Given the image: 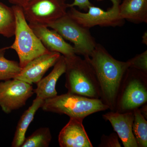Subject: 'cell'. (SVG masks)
I'll list each match as a JSON object with an SVG mask.
<instances>
[{"mask_svg": "<svg viewBox=\"0 0 147 147\" xmlns=\"http://www.w3.org/2000/svg\"><path fill=\"white\" fill-rule=\"evenodd\" d=\"M66 67L65 57L63 55H61L51 72L37 83L36 88L34 90L37 97L44 100L57 95L56 85L59 78L65 73Z\"/></svg>", "mask_w": 147, "mask_h": 147, "instance_id": "5bb4252c", "label": "cell"}, {"mask_svg": "<svg viewBox=\"0 0 147 147\" xmlns=\"http://www.w3.org/2000/svg\"><path fill=\"white\" fill-rule=\"evenodd\" d=\"M61 55L57 52H49L37 57L23 67L14 79L22 80L31 85L36 84L47 70L54 66Z\"/></svg>", "mask_w": 147, "mask_h": 147, "instance_id": "30bf717a", "label": "cell"}, {"mask_svg": "<svg viewBox=\"0 0 147 147\" xmlns=\"http://www.w3.org/2000/svg\"><path fill=\"white\" fill-rule=\"evenodd\" d=\"M7 1L13 5L23 7L25 6L30 0H7Z\"/></svg>", "mask_w": 147, "mask_h": 147, "instance_id": "cb8c5ba5", "label": "cell"}, {"mask_svg": "<svg viewBox=\"0 0 147 147\" xmlns=\"http://www.w3.org/2000/svg\"><path fill=\"white\" fill-rule=\"evenodd\" d=\"M141 114L146 119H147V103H145L139 108Z\"/></svg>", "mask_w": 147, "mask_h": 147, "instance_id": "d4e9b609", "label": "cell"}, {"mask_svg": "<svg viewBox=\"0 0 147 147\" xmlns=\"http://www.w3.org/2000/svg\"><path fill=\"white\" fill-rule=\"evenodd\" d=\"M118 136L116 133H112L109 136L102 135L101 138V143L99 147H121Z\"/></svg>", "mask_w": 147, "mask_h": 147, "instance_id": "7402d4cb", "label": "cell"}, {"mask_svg": "<svg viewBox=\"0 0 147 147\" xmlns=\"http://www.w3.org/2000/svg\"><path fill=\"white\" fill-rule=\"evenodd\" d=\"M92 5L90 0H74L72 3L68 4L69 8L77 6L84 11H87L88 7Z\"/></svg>", "mask_w": 147, "mask_h": 147, "instance_id": "603a6c76", "label": "cell"}, {"mask_svg": "<svg viewBox=\"0 0 147 147\" xmlns=\"http://www.w3.org/2000/svg\"><path fill=\"white\" fill-rule=\"evenodd\" d=\"M16 19L15 40L7 50L13 49L16 51L19 59V64L22 68L29 62L40 56L49 53L39 38L35 34L27 23L21 7L12 6Z\"/></svg>", "mask_w": 147, "mask_h": 147, "instance_id": "277c9868", "label": "cell"}, {"mask_svg": "<svg viewBox=\"0 0 147 147\" xmlns=\"http://www.w3.org/2000/svg\"><path fill=\"white\" fill-rule=\"evenodd\" d=\"M142 43L144 45H147V32H145L142 36Z\"/></svg>", "mask_w": 147, "mask_h": 147, "instance_id": "484cf974", "label": "cell"}, {"mask_svg": "<svg viewBox=\"0 0 147 147\" xmlns=\"http://www.w3.org/2000/svg\"><path fill=\"white\" fill-rule=\"evenodd\" d=\"M134 120L132 131L138 147L147 146V121L139 108L133 110Z\"/></svg>", "mask_w": 147, "mask_h": 147, "instance_id": "d6986e66", "label": "cell"}, {"mask_svg": "<svg viewBox=\"0 0 147 147\" xmlns=\"http://www.w3.org/2000/svg\"><path fill=\"white\" fill-rule=\"evenodd\" d=\"M52 139L50 128L41 127L26 138L21 147H48Z\"/></svg>", "mask_w": 147, "mask_h": 147, "instance_id": "ffe728a7", "label": "cell"}, {"mask_svg": "<svg viewBox=\"0 0 147 147\" xmlns=\"http://www.w3.org/2000/svg\"><path fill=\"white\" fill-rule=\"evenodd\" d=\"M66 0H30L23 8L29 24L48 25L65 16L67 12Z\"/></svg>", "mask_w": 147, "mask_h": 147, "instance_id": "ba28073f", "label": "cell"}, {"mask_svg": "<svg viewBox=\"0 0 147 147\" xmlns=\"http://www.w3.org/2000/svg\"><path fill=\"white\" fill-rule=\"evenodd\" d=\"M15 28L16 19L13 8L0 2V34L7 38L12 37Z\"/></svg>", "mask_w": 147, "mask_h": 147, "instance_id": "e0dca14e", "label": "cell"}, {"mask_svg": "<svg viewBox=\"0 0 147 147\" xmlns=\"http://www.w3.org/2000/svg\"><path fill=\"white\" fill-rule=\"evenodd\" d=\"M109 1L112 3V7L106 11L93 5L88 7L86 13L77 10L74 7H71L69 8L67 13L77 23L88 29L96 26L114 28L122 26L125 23V20L120 15L121 0Z\"/></svg>", "mask_w": 147, "mask_h": 147, "instance_id": "52a82bcc", "label": "cell"}, {"mask_svg": "<svg viewBox=\"0 0 147 147\" xmlns=\"http://www.w3.org/2000/svg\"><path fill=\"white\" fill-rule=\"evenodd\" d=\"M82 119L70 118L58 137L61 147H92L83 124Z\"/></svg>", "mask_w": 147, "mask_h": 147, "instance_id": "4fadbf2b", "label": "cell"}, {"mask_svg": "<svg viewBox=\"0 0 147 147\" xmlns=\"http://www.w3.org/2000/svg\"><path fill=\"white\" fill-rule=\"evenodd\" d=\"M28 24L42 45L48 51L59 53L65 58L76 55L73 46L67 43L55 30H50L48 27L42 25Z\"/></svg>", "mask_w": 147, "mask_h": 147, "instance_id": "8fae6325", "label": "cell"}, {"mask_svg": "<svg viewBox=\"0 0 147 147\" xmlns=\"http://www.w3.org/2000/svg\"><path fill=\"white\" fill-rule=\"evenodd\" d=\"M119 13L125 21L147 24V0H123L120 4Z\"/></svg>", "mask_w": 147, "mask_h": 147, "instance_id": "9a60e30c", "label": "cell"}, {"mask_svg": "<svg viewBox=\"0 0 147 147\" xmlns=\"http://www.w3.org/2000/svg\"><path fill=\"white\" fill-rule=\"evenodd\" d=\"M147 101V74L129 67L121 85L115 112L133 111Z\"/></svg>", "mask_w": 147, "mask_h": 147, "instance_id": "5b68a950", "label": "cell"}, {"mask_svg": "<svg viewBox=\"0 0 147 147\" xmlns=\"http://www.w3.org/2000/svg\"><path fill=\"white\" fill-rule=\"evenodd\" d=\"M87 59L94 69L99 82L100 99L111 111L115 112L121 85L129 67L128 62L116 59L99 43H97L90 57Z\"/></svg>", "mask_w": 147, "mask_h": 147, "instance_id": "6da1fadb", "label": "cell"}, {"mask_svg": "<svg viewBox=\"0 0 147 147\" xmlns=\"http://www.w3.org/2000/svg\"><path fill=\"white\" fill-rule=\"evenodd\" d=\"M65 59V86L68 92L100 99L99 82L88 59H82L76 55Z\"/></svg>", "mask_w": 147, "mask_h": 147, "instance_id": "7a4b0ae2", "label": "cell"}, {"mask_svg": "<svg viewBox=\"0 0 147 147\" xmlns=\"http://www.w3.org/2000/svg\"><path fill=\"white\" fill-rule=\"evenodd\" d=\"M41 108L45 112L67 115L69 118L82 119L109 108L100 98H93L67 92L45 99Z\"/></svg>", "mask_w": 147, "mask_h": 147, "instance_id": "3957f363", "label": "cell"}, {"mask_svg": "<svg viewBox=\"0 0 147 147\" xmlns=\"http://www.w3.org/2000/svg\"><path fill=\"white\" fill-rule=\"evenodd\" d=\"M6 50V47L0 49V81L14 79L22 69L18 62L5 58Z\"/></svg>", "mask_w": 147, "mask_h": 147, "instance_id": "ac0fdd59", "label": "cell"}, {"mask_svg": "<svg viewBox=\"0 0 147 147\" xmlns=\"http://www.w3.org/2000/svg\"><path fill=\"white\" fill-rule=\"evenodd\" d=\"M44 100L36 98L33 101L32 105L24 112L16 127L14 137L11 143L12 147H21L26 139V133L29 125L34 119L36 113L41 108Z\"/></svg>", "mask_w": 147, "mask_h": 147, "instance_id": "2e32d148", "label": "cell"}, {"mask_svg": "<svg viewBox=\"0 0 147 147\" xmlns=\"http://www.w3.org/2000/svg\"><path fill=\"white\" fill-rule=\"evenodd\" d=\"M129 67L147 74V50L136 55L127 61Z\"/></svg>", "mask_w": 147, "mask_h": 147, "instance_id": "44dd1931", "label": "cell"}, {"mask_svg": "<svg viewBox=\"0 0 147 147\" xmlns=\"http://www.w3.org/2000/svg\"><path fill=\"white\" fill-rule=\"evenodd\" d=\"M102 117L110 122L124 147H138L132 131L133 111L124 113L111 111L102 115Z\"/></svg>", "mask_w": 147, "mask_h": 147, "instance_id": "7c38bea8", "label": "cell"}, {"mask_svg": "<svg viewBox=\"0 0 147 147\" xmlns=\"http://www.w3.org/2000/svg\"><path fill=\"white\" fill-rule=\"evenodd\" d=\"M55 30L64 39L74 44L76 55L90 58L97 43L89 29L84 28L67 13L65 16L47 26Z\"/></svg>", "mask_w": 147, "mask_h": 147, "instance_id": "8992f818", "label": "cell"}, {"mask_svg": "<svg viewBox=\"0 0 147 147\" xmlns=\"http://www.w3.org/2000/svg\"><path fill=\"white\" fill-rule=\"evenodd\" d=\"M31 84L16 79L0 82V107L6 114L25 106L34 94Z\"/></svg>", "mask_w": 147, "mask_h": 147, "instance_id": "9c48e42d", "label": "cell"}]
</instances>
